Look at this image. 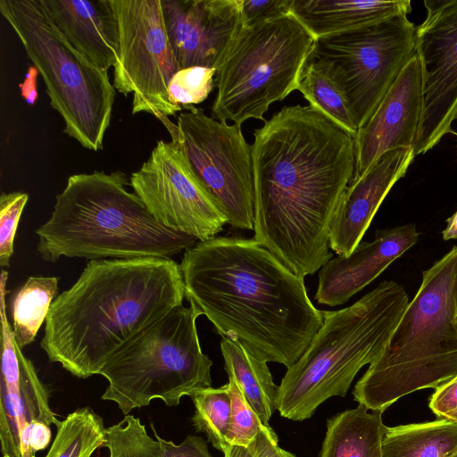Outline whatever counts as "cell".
Returning <instances> with one entry per match:
<instances>
[{
	"label": "cell",
	"instance_id": "obj_1",
	"mask_svg": "<svg viewBox=\"0 0 457 457\" xmlns=\"http://www.w3.org/2000/svg\"><path fill=\"white\" fill-rule=\"evenodd\" d=\"M254 239L301 278L332 259L329 228L355 172L354 137L311 105L253 132Z\"/></svg>",
	"mask_w": 457,
	"mask_h": 457
},
{
	"label": "cell",
	"instance_id": "obj_2",
	"mask_svg": "<svg viewBox=\"0 0 457 457\" xmlns=\"http://www.w3.org/2000/svg\"><path fill=\"white\" fill-rule=\"evenodd\" d=\"M179 266L187 301L221 337L266 362L292 366L323 323L303 278L254 238L199 241L184 251Z\"/></svg>",
	"mask_w": 457,
	"mask_h": 457
},
{
	"label": "cell",
	"instance_id": "obj_3",
	"mask_svg": "<svg viewBox=\"0 0 457 457\" xmlns=\"http://www.w3.org/2000/svg\"><path fill=\"white\" fill-rule=\"evenodd\" d=\"M184 298L180 266L171 258L88 261L52 303L40 346L50 361L87 378Z\"/></svg>",
	"mask_w": 457,
	"mask_h": 457
},
{
	"label": "cell",
	"instance_id": "obj_4",
	"mask_svg": "<svg viewBox=\"0 0 457 457\" xmlns=\"http://www.w3.org/2000/svg\"><path fill=\"white\" fill-rule=\"evenodd\" d=\"M128 186L120 170L70 176L49 219L35 230L41 258H171L196 243L158 222Z\"/></svg>",
	"mask_w": 457,
	"mask_h": 457
},
{
	"label": "cell",
	"instance_id": "obj_5",
	"mask_svg": "<svg viewBox=\"0 0 457 457\" xmlns=\"http://www.w3.org/2000/svg\"><path fill=\"white\" fill-rule=\"evenodd\" d=\"M457 376V245L422 272L380 357L355 384L354 400L384 412L400 398Z\"/></svg>",
	"mask_w": 457,
	"mask_h": 457
},
{
	"label": "cell",
	"instance_id": "obj_6",
	"mask_svg": "<svg viewBox=\"0 0 457 457\" xmlns=\"http://www.w3.org/2000/svg\"><path fill=\"white\" fill-rule=\"evenodd\" d=\"M408 303L404 288L386 280L348 307L321 311V327L278 386L279 414L303 421L328 398L345 396L359 370L380 357Z\"/></svg>",
	"mask_w": 457,
	"mask_h": 457
},
{
	"label": "cell",
	"instance_id": "obj_7",
	"mask_svg": "<svg viewBox=\"0 0 457 457\" xmlns=\"http://www.w3.org/2000/svg\"><path fill=\"white\" fill-rule=\"evenodd\" d=\"M0 12L41 75L63 132L84 148H104L116 96L108 71L79 52L40 0H0Z\"/></svg>",
	"mask_w": 457,
	"mask_h": 457
},
{
	"label": "cell",
	"instance_id": "obj_8",
	"mask_svg": "<svg viewBox=\"0 0 457 457\" xmlns=\"http://www.w3.org/2000/svg\"><path fill=\"white\" fill-rule=\"evenodd\" d=\"M200 315L195 303L180 304L136 336L101 370L108 381L101 398L128 415L154 399L177 406L183 396L211 387L212 361L200 345Z\"/></svg>",
	"mask_w": 457,
	"mask_h": 457
},
{
	"label": "cell",
	"instance_id": "obj_9",
	"mask_svg": "<svg viewBox=\"0 0 457 457\" xmlns=\"http://www.w3.org/2000/svg\"><path fill=\"white\" fill-rule=\"evenodd\" d=\"M315 41L291 13L244 26L216 71L212 117L238 125L265 121L273 103L297 90Z\"/></svg>",
	"mask_w": 457,
	"mask_h": 457
},
{
	"label": "cell",
	"instance_id": "obj_10",
	"mask_svg": "<svg viewBox=\"0 0 457 457\" xmlns=\"http://www.w3.org/2000/svg\"><path fill=\"white\" fill-rule=\"evenodd\" d=\"M415 47L416 26L407 15H397L318 38L311 56L328 65L359 129L415 54Z\"/></svg>",
	"mask_w": 457,
	"mask_h": 457
},
{
	"label": "cell",
	"instance_id": "obj_11",
	"mask_svg": "<svg viewBox=\"0 0 457 457\" xmlns=\"http://www.w3.org/2000/svg\"><path fill=\"white\" fill-rule=\"evenodd\" d=\"M183 110L179 136L197 180L228 224L253 229V149L241 125L214 120L195 105Z\"/></svg>",
	"mask_w": 457,
	"mask_h": 457
},
{
	"label": "cell",
	"instance_id": "obj_12",
	"mask_svg": "<svg viewBox=\"0 0 457 457\" xmlns=\"http://www.w3.org/2000/svg\"><path fill=\"white\" fill-rule=\"evenodd\" d=\"M119 31L113 86L132 94V113L158 120L183 110L169 96L168 84L180 70L164 22L162 0H110Z\"/></svg>",
	"mask_w": 457,
	"mask_h": 457
},
{
	"label": "cell",
	"instance_id": "obj_13",
	"mask_svg": "<svg viewBox=\"0 0 457 457\" xmlns=\"http://www.w3.org/2000/svg\"><path fill=\"white\" fill-rule=\"evenodd\" d=\"M171 136L159 140L129 177L130 187L152 216L166 228L206 241L227 223L192 170L177 124L160 120Z\"/></svg>",
	"mask_w": 457,
	"mask_h": 457
},
{
	"label": "cell",
	"instance_id": "obj_14",
	"mask_svg": "<svg viewBox=\"0 0 457 457\" xmlns=\"http://www.w3.org/2000/svg\"><path fill=\"white\" fill-rule=\"evenodd\" d=\"M424 6L426 18L416 27L424 101L415 155L437 145L457 118V0H426Z\"/></svg>",
	"mask_w": 457,
	"mask_h": 457
},
{
	"label": "cell",
	"instance_id": "obj_15",
	"mask_svg": "<svg viewBox=\"0 0 457 457\" xmlns=\"http://www.w3.org/2000/svg\"><path fill=\"white\" fill-rule=\"evenodd\" d=\"M8 272L1 270V375L0 443L3 456L23 457L21 435L29 425L57 426L60 421L49 404V393L32 361L17 345L7 320L5 295Z\"/></svg>",
	"mask_w": 457,
	"mask_h": 457
},
{
	"label": "cell",
	"instance_id": "obj_16",
	"mask_svg": "<svg viewBox=\"0 0 457 457\" xmlns=\"http://www.w3.org/2000/svg\"><path fill=\"white\" fill-rule=\"evenodd\" d=\"M168 37L180 69L218 70L245 26L242 0H162Z\"/></svg>",
	"mask_w": 457,
	"mask_h": 457
},
{
	"label": "cell",
	"instance_id": "obj_17",
	"mask_svg": "<svg viewBox=\"0 0 457 457\" xmlns=\"http://www.w3.org/2000/svg\"><path fill=\"white\" fill-rule=\"evenodd\" d=\"M423 101L422 69L415 52L354 137L355 172L353 179L361 178L385 153L414 147Z\"/></svg>",
	"mask_w": 457,
	"mask_h": 457
},
{
	"label": "cell",
	"instance_id": "obj_18",
	"mask_svg": "<svg viewBox=\"0 0 457 457\" xmlns=\"http://www.w3.org/2000/svg\"><path fill=\"white\" fill-rule=\"evenodd\" d=\"M419 237L414 224L377 230L373 241H361L350 255L332 258L320 269L315 300L328 306L345 303L413 246Z\"/></svg>",
	"mask_w": 457,
	"mask_h": 457
},
{
	"label": "cell",
	"instance_id": "obj_19",
	"mask_svg": "<svg viewBox=\"0 0 457 457\" xmlns=\"http://www.w3.org/2000/svg\"><path fill=\"white\" fill-rule=\"evenodd\" d=\"M414 149L398 148L380 156L344 192L329 228V248L348 256L361 241L374 215L393 186L403 178L415 157Z\"/></svg>",
	"mask_w": 457,
	"mask_h": 457
},
{
	"label": "cell",
	"instance_id": "obj_20",
	"mask_svg": "<svg viewBox=\"0 0 457 457\" xmlns=\"http://www.w3.org/2000/svg\"><path fill=\"white\" fill-rule=\"evenodd\" d=\"M67 40L99 68L114 66L119 31L110 0H40Z\"/></svg>",
	"mask_w": 457,
	"mask_h": 457
},
{
	"label": "cell",
	"instance_id": "obj_21",
	"mask_svg": "<svg viewBox=\"0 0 457 457\" xmlns=\"http://www.w3.org/2000/svg\"><path fill=\"white\" fill-rule=\"evenodd\" d=\"M289 10L318 39L407 15L411 4L409 0H290Z\"/></svg>",
	"mask_w": 457,
	"mask_h": 457
},
{
	"label": "cell",
	"instance_id": "obj_22",
	"mask_svg": "<svg viewBox=\"0 0 457 457\" xmlns=\"http://www.w3.org/2000/svg\"><path fill=\"white\" fill-rule=\"evenodd\" d=\"M369 411L359 404L328 419L320 457H383V412Z\"/></svg>",
	"mask_w": 457,
	"mask_h": 457
},
{
	"label": "cell",
	"instance_id": "obj_23",
	"mask_svg": "<svg viewBox=\"0 0 457 457\" xmlns=\"http://www.w3.org/2000/svg\"><path fill=\"white\" fill-rule=\"evenodd\" d=\"M220 350L225 370L235 379L244 396L267 428L277 410L278 386L267 362L252 354L240 342L222 337Z\"/></svg>",
	"mask_w": 457,
	"mask_h": 457
},
{
	"label": "cell",
	"instance_id": "obj_24",
	"mask_svg": "<svg viewBox=\"0 0 457 457\" xmlns=\"http://www.w3.org/2000/svg\"><path fill=\"white\" fill-rule=\"evenodd\" d=\"M457 453V421L449 419L386 427L383 457H453Z\"/></svg>",
	"mask_w": 457,
	"mask_h": 457
},
{
	"label": "cell",
	"instance_id": "obj_25",
	"mask_svg": "<svg viewBox=\"0 0 457 457\" xmlns=\"http://www.w3.org/2000/svg\"><path fill=\"white\" fill-rule=\"evenodd\" d=\"M56 277H29L11 299L12 328L21 349L34 342L58 292Z\"/></svg>",
	"mask_w": 457,
	"mask_h": 457
},
{
	"label": "cell",
	"instance_id": "obj_26",
	"mask_svg": "<svg viewBox=\"0 0 457 457\" xmlns=\"http://www.w3.org/2000/svg\"><path fill=\"white\" fill-rule=\"evenodd\" d=\"M297 90L309 105L330 118L353 137L356 136L358 129L345 94L324 61L310 56L302 71Z\"/></svg>",
	"mask_w": 457,
	"mask_h": 457
},
{
	"label": "cell",
	"instance_id": "obj_27",
	"mask_svg": "<svg viewBox=\"0 0 457 457\" xmlns=\"http://www.w3.org/2000/svg\"><path fill=\"white\" fill-rule=\"evenodd\" d=\"M56 427L55 438L45 457H91L106 443L103 419L89 407L76 409Z\"/></svg>",
	"mask_w": 457,
	"mask_h": 457
},
{
	"label": "cell",
	"instance_id": "obj_28",
	"mask_svg": "<svg viewBox=\"0 0 457 457\" xmlns=\"http://www.w3.org/2000/svg\"><path fill=\"white\" fill-rule=\"evenodd\" d=\"M195 412L191 419L196 432L204 433L208 442L224 453L229 446L227 436L230 424V396L227 384L219 388L197 390L191 396Z\"/></svg>",
	"mask_w": 457,
	"mask_h": 457
},
{
	"label": "cell",
	"instance_id": "obj_29",
	"mask_svg": "<svg viewBox=\"0 0 457 457\" xmlns=\"http://www.w3.org/2000/svg\"><path fill=\"white\" fill-rule=\"evenodd\" d=\"M104 447L109 457H161L158 441L148 435L139 418L130 414L106 428Z\"/></svg>",
	"mask_w": 457,
	"mask_h": 457
},
{
	"label": "cell",
	"instance_id": "obj_30",
	"mask_svg": "<svg viewBox=\"0 0 457 457\" xmlns=\"http://www.w3.org/2000/svg\"><path fill=\"white\" fill-rule=\"evenodd\" d=\"M216 70L194 66L178 71L170 79V101L180 107L195 105L207 99L213 89Z\"/></svg>",
	"mask_w": 457,
	"mask_h": 457
},
{
	"label": "cell",
	"instance_id": "obj_31",
	"mask_svg": "<svg viewBox=\"0 0 457 457\" xmlns=\"http://www.w3.org/2000/svg\"><path fill=\"white\" fill-rule=\"evenodd\" d=\"M227 386L231 403L228 443L229 445L248 447L260 432L272 428L263 426L233 378L228 377Z\"/></svg>",
	"mask_w": 457,
	"mask_h": 457
},
{
	"label": "cell",
	"instance_id": "obj_32",
	"mask_svg": "<svg viewBox=\"0 0 457 457\" xmlns=\"http://www.w3.org/2000/svg\"><path fill=\"white\" fill-rule=\"evenodd\" d=\"M28 200V194L19 191L0 196V266L4 270L10 267L18 224Z\"/></svg>",
	"mask_w": 457,
	"mask_h": 457
},
{
	"label": "cell",
	"instance_id": "obj_33",
	"mask_svg": "<svg viewBox=\"0 0 457 457\" xmlns=\"http://www.w3.org/2000/svg\"><path fill=\"white\" fill-rule=\"evenodd\" d=\"M290 0H242L245 26L278 18L290 13Z\"/></svg>",
	"mask_w": 457,
	"mask_h": 457
},
{
	"label": "cell",
	"instance_id": "obj_34",
	"mask_svg": "<svg viewBox=\"0 0 457 457\" xmlns=\"http://www.w3.org/2000/svg\"><path fill=\"white\" fill-rule=\"evenodd\" d=\"M151 428L154 438L161 449V457H212L207 442L201 436H187L182 443L176 445L172 441L162 438L156 432L153 423Z\"/></svg>",
	"mask_w": 457,
	"mask_h": 457
},
{
	"label": "cell",
	"instance_id": "obj_35",
	"mask_svg": "<svg viewBox=\"0 0 457 457\" xmlns=\"http://www.w3.org/2000/svg\"><path fill=\"white\" fill-rule=\"evenodd\" d=\"M429 408L438 419L457 409V376L435 388Z\"/></svg>",
	"mask_w": 457,
	"mask_h": 457
},
{
	"label": "cell",
	"instance_id": "obj_36",
	"mask_svg": "<svg viewBox=\"0 0 457 457\" xmlns=\"http://www.w3.org/2000/svg\"><path fill=\"white\" fill-rule=\"evenodd\" d=\"M278 436L273 429L260 432L247 447L253 457H295L278 445Z\"/></svg>",
	"mask_w": 457,
	"mask_h": 457
},
{
	"label": "cell",
	"instance_id": "obj_37",
	"mask_svg": "<svg viewBox=\"0 0 457 457\" xmlns=\"http://www.w3.org/2000/svg\"><path fill=\"white\" fill-rule=\"evenodd\" d=\"M37 73H38V71L34 66L29 67V71L27 74V78L24 83L21 85L23 96H25L28 94L26 100L29 104H33L37 98V90L35 89V78Z\"/></svg>",
	"mask_w": 457,
	"mask_h": 457
},
{
	"label": "cell",
	"instance_id": "obj_38",
	"mask_svg": "<svg viewBox=\"0 0 457 457\" xmlns=\"http://www.w3.org/2000/svg\"><path fill=\"white\" fill-rule=\"evenodd\" d=\"M447 225L442 231L444 240L457 239V211L446 220Z\"/></svg>",
	"mask_w": 457,
	"mask_h": 457
},
{
	"label": "cell",
	"instance_id": "obj_39",
	"mask_svg": "<svg viewBox=\"0 0 457 457\" xmlns=\"http://www.w3.org/2000/svg\"><path fill=\"white\" fill-rule=\"evenodd\" d=\"M224 457H253L247 447L229 445L223 453Z\"/></svg>",
	"mask_w": 457,
	"mask_h": 457
},
{
	"label": "cell",
	"instance_id": "obj_40",
	"mask_svg": "<svg viewBox=\"0 0 457 457\" xmlns=\"http://www.w3.org/2000/svg\"><path fill=\"white\" fill-rule=\"evenodd\" d=\"M444 419H449L457 421V409L449 412Z\"/></svg>",
	"mask_w": 457,
	"mask_h": 457
},
{
	"label": "cell",
	"instance_id": "obj_41",
	"mask_svg": "<svg viewBox=\"0 0 457 457\" xmlns=\"http://www.w3.org/2000/svg\"><path fill=\"white\" fill-rule=\"evenodd\" d=\"M453 457H457V453Z\"/></svg>",
	"mask_w": 457,
	"mask_h": 457
},
{
	"label": "cell",
	"instance_id": "obj_42",
	"mask_svg": "<svg viewBox=\"0 0 457 457\" xmlns=\"http://www.w3.org/2000/svg\"><path fill=\"white\" fill-rule=\"evenodd\" d=\"M456 135H457V133H456Z\"/></svg>",
	"mask_w": 457,
	"mask_h": 457
}]
</instances>
